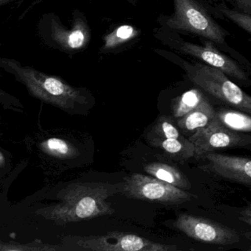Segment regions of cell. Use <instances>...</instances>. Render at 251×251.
Here are the masks:
<instances>
[{
  "label": "cell",
  "instance_id": "1",
  "mask_svg": "<svg viewBox=\"0 0 251 251\" xmlns=\"http://www.w3.org/2000/svg\"><path fill=\"white\" fill-rule=\"evenodd\" d=\"M111 188L108 183H72L58 193V202L39 208L36 214L58 225L111 215L114 209L107 202Z\"/></svg>",
  "mask_w": 251,
  "mask_h": 251
},
{
  "label": "cell",
  "instance_id": "2",
  "mask_svg": "<svg viewBox=\"0 0 251 251\" xmlns=\"http://www.w3.org/2000/svg\"><path fill=\"white\" fill-rule=\"evenodd\" d=\"M0 67L24 85L30 95L64 111L73 110L87 102L89 98L82 89L70 86L60 77L11 58H0Z\"/></svg>",
  "mask_w": 251,
  "mask_h": 251
},
{
  "label": "cell",
  "instance_id": "3",
  "mask_svg": "<svg viewBox=\"0 0 251 251\" xmlns=\"http://www.w3.org/2000/svg\"><path fill=\"white\" fill-rule=\"evenodd\" d=\"M174 12L161 19L170 31L186 32L210 42L224 44L229 33L223 29L197 0H173Z\"/></svg>",
  "mask_w": 251,
  "mask_h": 251
},
{
  "label": "cell",
  "instance_id": "4",
  "mask_svg": "<svg viewBox=\"0 0 251 251\" xmlns=\"http://www.w3.org/2000/svg\"><path fill=\"white\" fill-rule=\"evenodd\" d=\"M188 77L211 96L251 115V96L235 84L221 70L201 63L185 62Z\"/></svg>",
  "mask_w": 251,
  "mask_h": 251
},
{
  "label": "cell",
  "instance_id": "5",
  "mask_svg": "<svg viewBox=\"0 0 251 251\" xmlns=\"http://www.w3.org/2000/svg\"><path fill=\"white\" fill-rule=\"evenodd\" d=\"M38 27L42 41L48 47L66 53L79 52L90 42L91 30L87 20L77 11L75 13L73 25L70 28L53 14L44 16Z\"/></svg>",
  "mask_w": 251,
  "mask_h": 251
},
{
  "label": "cell",
  "instance_id": "6",
  "mask_svg": "<svg viewBox=\"0 0 251 251\" xmlns=\"http://www.w3.org/2000/svg\"><path fill=\"white\" fill-rule=\"evenodd\" d=\"M123 193L130 199L170 205L187 202L195 197L186 191L156 177L139 173L126 177Z\"/></svg>",
  "mask_w": 251,
  "mask_h": 251
},
{
  "label": "cell",
  "instance_id": "7",
  "mask_svg": "<svg viewBox=\"0 0 251 251\" xmlns=\"http://www.w3.org/2000/svg\"><path fill=\"white\" fill-rule=\"evenodd\" d=\"M163 36L164 43L172 49L201 60L204 64L221 70L236 80L245 83H251L246 72L242 70L240 65L216 49L210 41L205 42V45H199L186 42L176 33H168Z\"/></svg>",
  "mask_w": 251,
  "mask_h": 251
},
{
  "label": "cell",
  "instance_id": "8",
  "mask_svg": "<svg viewBox=\"0 0 251 251\" xmlns=\"http://www.w3.org/2000/svg\"><path fill=\"white\" fill-rule=\"evenodd\" d=\"M76 245L84 251H176V245H164L131 233L110 232L101 236L73 237Z\"/></svg>",
  "mask_w": 251,
  "mask_h": 251
},
{
  "label": "cell",
  "instance_id": "9",
  "mask_svg": "<svg viewBox=\"0 0 251 251\" xmlns=\"http://www.w3.org/2000/svg\"><path fill=\"white\" fill-rule=\"evenodd\" d=\"M189 139L195 146V157L198 158L223 148L251 147V135L227 128L216 117L206 127L198 129L189 136Z\"/></svg>",
  "mask_w": 251,
  "mask_h": 251
},
{
  "label": "cell",
  "instance_id": "10",
  "mask_svg": "<svg viewBox=\"0 0 251 251\" xmlns=\"http://www.w3.org/2000/svg\"><path fill=\"white\" fill-rule=\"evenodd\" d=\"M173 225L189 237L205 243L230 245L240 241L239 234L233 229L191 214H180Z\"/></svg>",
  "mask_w": 251,
  "mask_h": 251
},
{
  "label": "cell",
  "instance_id": "11",
  "mask_svg": "<svg viewBox=\"0 0 251 251\" xmlns=\"http://www.w3.org/2000/svg\"><path fill=\"white\" fill-rule=\"evenodd\" d=\"M198 158L205 161L200 167L204 171L231 181L251 185V158L214 152L204 154Z\"/></svg>",
  "mask_w": 251,
  "mask_h": 251
},
{
  "label": "cell",
  "instance_id": "12",
  "mask_svg": "<svg viewBox=\"0 0 251 251\" xmlns=\"http://www.w3.org/2000/svg\"><path fill=\"white\" fill-rule=\"evenodd\" d=\"M216 117V111L208 100L205 99L193 111L177 119L176 125L183 133L197 131L206 127Z\"/></svg>",
  "mask_w": 251,
  "mask_h": 251
},
{
  "label": "cell",
  "instance_id": "13",
  "mask_svg": "<svg viewBox=\"0 0 251 251\" xmlns=\"http://www.w3.org/2000/svg\"><path fill=\"white\" fill-rule=\"evenodd\" d=\"M145 171L152 177H156L183 190H188L192 187L187 176L178 169L169 164L151 163L145 167Z\"/></svg>",
  "mask_w": 251,
  "mask_h": 251
},
{
  "label": "cell",
  "instance_id": "14",
  "mask_svg": "<svg viewBox=\"0 0 251 251\" xmlns=\"http://www.w3.org/2000/svg\"><path fill=\"white\" fill-rule=\"evenodd\" d=\"M137 36V30L132 26L128 25L120 26L114 31L105 36L101 51L104 53L118 51L119 48L128 45Z\"/></svg>",
  "mask_w": 251,
  "mask_h": 251
},
{
  "label": "cell",
  "instance_id": "15",
  "mask_svg": "<svg viewBox=\"0 0 251 251\" xmlns=\"http://www.w3.org/2000/svg\"><path fill=\"white\" fill-rule=\"evenodd\" d=\"M206 99L199 89H191L174 100L173 104V117L180 118L193 111Z\"/></svg>",
  "mask_w": 251,
  "mask_h": 251
},
{
  "label": "cell",
  "instance_id": "16",
  "mask_svg": "<svg viewBox=\"0 0 251 251\" xmlns=\"http://www.w3.org/2000/svg\"><path fill=\"white\" fill-rule=\"evenodd\" d=\"M216 117L227 128L242 133L251 132V115L235 110L220 109Z\"/></svg>",
  "mask_w": 251,
  "mask_h": 251
},
{
  "label": "cell",
  "instance_id": "17",
  "mask_svg": "<svg viewBox=\"0 0 251 251\" xmlns=\"http://www.w3.org/2000/svg\"><path fill=\"white\" fill-rule=\"evenodd\" d=\"M42 152L55 158L67 159L75 158L79 154L75 147L64 139L50 138L40 144Z\"/></svg>",
  "mask_w": 251,
  "mask_h": 251
},
{
  "label": "cell",
  "instance_id": "18",
  "mask_svg": "<svg viewBox=\"0 0 251 251\" xmlns=\"http://www.w3.org/2000/svg\"><path fill=\"white\" fill-rule=\"evenodd\" d=\"M59 249L56 245L43 243L39 241H34L27 244L16 243L14 242L0 243L1 251H55Z\"/></svg>",
  "mask_w": 251,
  "mask_h": 251
},
{
  "label": "cell",
  "instance_id": "19",
  "mask_svg": "<svg viewBox=\"0 0 251 251\" xmlns=\"http://www.w3.org/2000/svg\"><path fill=\"white\" fill-rule=\"evenodd\" d=\"M217 8L224 17L251 34V14L246 12H240L236 10L230 9L223 4L219 5Z\"/></svg>",
  "mask_w": 251,
  "mask_h": 251
},
{
  "label": "cell",
  "instance_id": "20",
  "mask_svg": "<svg viewBox=\"0 0 251 251\" xmlns=\"http://www.w3.org/2000/svg\"><path fill=\"white\" fill-rule=\"evenodd\" d=\"M241 220L251 226V204L244 208L240 212Z\"/></svg>",
  "mask_w": 251,
  "mask_h": 251
},
{
  "label": "cell",
  "instance_id": "21",
  "mask_svg": "<svg viewBox=\"0 0 251 251\" xmlns=\"http://www.w3.org/2000/svg\"><path fill=\"white\" fill-rule=\"evenodd\" d=\"M246 13H251V0H235Z\"/></svg>",
  "mask_w": 251,
  "mask_h": 251
},
{
  "label": "cell",
  "instance_id": "22",
  "mask_svg": "<svg viewBox=\"0 0 251 251\" xmlns=\"http://www.w3.org/2000/svg\"><path fill=\"white\" fill-rule=\"evenodd\" d=\"M5 157H4L3 153L2 152H0V167L1 168H3L5 164Z\"/></svg>",
  "mask_w": 251,
  "mask_h": 251
},
{
  "label": "cell",
  "instance_id": "23",
  "mask_svg": "<svg viewBox=\"0 0 251 251\" xmlns=\"http://www.w3.org/2000/svg\"><path fill=\"white\" fill-rule=\"evenodd\" d=\"M128 2H133V3H135V2H139V0H127Z\"/></svg>",
  "mask_w": 251,
  "mask_h": 251
}]
</instances>
